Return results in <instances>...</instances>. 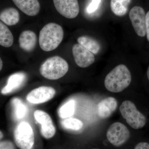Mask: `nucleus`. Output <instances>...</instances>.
I'll return each mask as SVG.
<instances>
[{"instance_id":"1","label":"nucleus","mask_w":149,"mask_h":149,"mask_svg":"<svg viewBox=\"0 0 149 149\" xmlns=\"http://www.w3.org/2000/svg\"><path fill=\"white\" fill-rule=\"evenodd\" d=\"M132 76L128 67L124 64L116 66L106 76L104 85L107 90L113 93H120L128 88Z\"/></svg>"},{"instance_id":"2","label":"nucleus","mask_w":149,"mask_h":149,"mask_svg":"<svg viewBox=\"0 0 149 149\" xmlns=\"http://www.w3.org/2000/svg\"><path fill=\"white\" fill-rule=\"evenodd\" d=\"M64 32L61 26L55 23H49L41 29L39 35V44L45 52L55 49L63 38Z\"/></svg>"},{"instance_id":"3","label":"nucleus","mask_w":149,"mask_h":149,"mask_svg":"<svg viewBox=\"0 0 149 149\" xmlns=\"http://www.w3.org/2000/svg\"><path fill=\"white\" fill-rule=\"evenodd\" d=\"M69 69L67 62L58 56L48 58L42 64L40 71L42 76L49 80H56L64 76Z\"/></svg>"},{"instance_id":"4","label":"nucleus","mask_w":149,"mask_h":149,"mask_svg":"<svg viewBox=\"0 0 149 149\" xmlns=\"http://www.w3.org/2000/svg\"><path fill=\"white\" fill-rule=\"evenodd\" d=\"M120 113L130 127L135 129L142 128L146 123V118L138 110L133 102L125 100L119 108Z\"/></svg>"},{"instance_id":"5","label":"nucleus","mask_w":149,"mask_h":149,"mask_svg":"<svg viewBox=\"0 0 149 149\" xmlns=\"http://www.w3.org/2000/svg\"><path fill=\"white\" fill-rule=\"evenodd\" d=\"M15 142L20 149H32L35 144L34 131L28 123L22 122L16 126L14 132Z\"/></svg>"},{"instance_id":"6","label":"nucleus","mask_w":149,"mask_h":149,"mask_svg":"<svg viewBox=\"0 0 149 149\" xmlns=\"http://www.w3.org/2000/svg\"><path fill=\"white\" fill-rule=\"evenodd\" d=\"M107 137L112 145L119 147L125 143L130 137L129 129L120 122H115L107 131Z\"/></svg>"},{"instance_id":"7","label":"nucleus","mask_w":149,"mask_h":149,"mask_svg":"<svg viewBox=\"0 0 149 149\" xmlns=\"http://www.w3.org/2000/svg\"><path fill=\"white\" fill-rule=\"evenodd\" d=\"M129 16L136 34L140 37H145L146 13L144 9L140 6H135L130 10Z\"/></svg>"},{"instance_id":"8","label":"nucleus","mask_w":149,"mask_h":149,"mask_svg":"<svg viewBox=\"0 0 149 149\" xmlns=\"http://www.w3.org/2000/svg\"><path fill=\"white\" fill-rule=\"evenodd\" d=\"M35 120L41 125L40 133L44 138L50 139L55 134L56 130L52 120L46 112L37 110L34 112Z\"/></svg>"},{"instance_id":"9","label":"nucleus","mask_w":149,"mask_h":149,"mask_svg":"<svg viewBox=\"0 0 149 149\" xmlns=\"http://www.w3.org/2000/svg\"><path fill=\"white\" fill-rule=\"evenodd\" d=\"M53 2L57 11L67 18H75L79 13L77 0H53Z\"/></svg>"},{"instance_id":"10","label":"nucleus","mask_w":149,"mask_h":149,"mask_svg":"<svg viewBox=\"0 0 149 149\" xmlns=\"http://www.w3.org/2000/svg\"><path fill=\"white\" fill-rule=\"evenodd\" d=\"M56 94L54 88L47 86H42L32 90L27 94L26 99L32 104L44 103L50 100Z\"/></svg>"},{"instance_id":"11","label":"nucleus","mask_w":149,"mask_h":149,"mask_svg":"<svg viewBox=\"0 0 149 149\" xmlns=\"http://www.w3.org/2000/svg\"><path fill=\"white\" fill-rule=\"evenodd\" d=\"M72 52L76 64L82 68L90 66L95 60L94 54L80 44H75L73 46Z\"/></svg>"},{"instance_id":"12","label":"nucleus","mask_w":149,"mask_h":149,"mask_svg":"<svg viewBox=\"0 0 149 149\" xmlns=\"http://www.w3.org/2000/svg\"><path fill=\"white\" fill-rule=\"evenodd\" d=\"M117 106V100L113 97H108L102 100L97 108L99 116L103 119L108 118L115 111Z\"/></svg>"},{"instance_id":"13","label":"nucleus","mask_w":149,"mask_h":149,"mask_svg":"<svg viewBox=\"0 0 149 149\" xmlns=\"http://www.w3.org/2000/svg\"><path fill=\"white\" fill-rule=\"evenodd\" d=\"M21 11L28 16H34L39 13L40 9L38 0H12Z\"/></svg>"},{"instance_id":"14","label":"nucleus","mask_w":149,"mask_h":149,"mask_svg":"<svg viewBox=\"0 0 149 149\" xmlns=\"http://www.w3.org/2000/svg\"><path fill=\"white\" fill-rule=\"evenodd\" d=\"M26 76L23 72H17L9 77L7 84L1 90L3 95H7L16 91L23 85L26 81Z\"/></svg>"},{"instance_id":"15","label":"nucleus","mask_w":149,"mask_h":149,"mask_svg":"<svg viewBox=\"0 0 149 149\" xmlns=\"http://www.w3.org/2000/svg\"><path fill=\"white\" fill-rule=\"evenodd\" d=\"M37 42L36 34L30 30H25L22 32L19 38V47L27 52H31L34 49Z\"/></svg>"},{"instance_id":"16","label":"nucleus","mask_w":149,"mask_h":149,"mask_svg":"<svg viewBox=\"0 0 149 149\" xmlns=\"http://www.w3.org/2000/svg\"><path fill=\"white\" fill-rule=\"evenodd\" d=\"M0 19L9 26L15 25L19 21V13L13 8H6L0 13Z\"/></svg>"},{"instance_id":"17","label":"nucleus","mask_w":149,"mask_h":149,"mask_svg":"<svg viewBox=\"0 0 149 149\" xmlns=\"http://www.w3.org/2000/svg\"><path fill=\"white\" fill-rule=\"evenodd\" d=\"M131 0H111L112 12L117 16L122 17L127 13Z\"/></svg>"},{"instance_id":"18","label":"nucleus","mask_w":149,"mask_h":149,"mask_svg":"<svg viewBox=\"0 0 149 149\" xmlns=\"http://www.w3.org/2000/svg\"><path fill=\"white\" fill-rule=\"evenodd\" d=\"M77 40L79 44L94 54H97L100 52V45L95 39L88 36H81Z\"/></svg>"},{"instance_id":"19","label":"nucleus","mask_w":149,"mask_h":149,"mask_svg":"<svg viewBox=\"0 0 149 149\" xmlns=\"http://www.w3.org/2000/svg\"><path fill=\"white\" fill-rule=\"evenodd\" d=\"M12 33L7 26L0 21V45L5 47H11L13 43Z\"/></svg>"},{"instance_id":"20","label":"nucleus","mask_w":149,"mask_h":149,"mask_svg":"<svg viewBox=\"0 0 149 149\" xmlns=\"http://www.w3.org/2000/svg\"><path fill=\"white\" fill-rule=\"evenodd\" d=\"M76 102L73 100H70L61 107L58 110V115L63 119L70 118L74 114Z\"/></svg>"},{"instance_id":"21","label":"nucleus","mask_w":149,"mask_h":149,"mask_svg":"<svg viewBox=\"0 0 149 149\" xmlns=\"http://www.w3.org/2000/svg\"><path fill=\"white\" fill-rule=\"evenodd\" d=\"M12 104L13 108L14 115L17 119H21L25 116L27 113V107L19 99H13Z\"/></svg>"},{"instance_id":"22","label":"nucleus","mask_w":149,"mask_h":149,"mask_svg":"<svg viewBox=\"0 0 149 149\" xmlns=\"http://www.w3.org/2000/svg\"><path fill=\"white\" fill-rule=\"evenodd\" d=\"M62 126L67 130L77 131L82 129L83 127V123L77 118H65L61 123Z\"/></svg>"},{"instance_id":"23","label":"nucleus","mask_w":149,"mask_h":149,"mask_svg":"<svg viewBox=\"0 0 149 149\" xmlns=\"http://www.w3.org/2000/svg\"><path fill=\"white\" fill-rule=\"evenodd\" d=\"M101 0H93L87 8V12L92 13L97 9L100 3Z\"/></svg>"},{"instance_id":"24","label":"nucleus","mask_w":149,"mask_h":149,"mask_svg":"<svg viewBox=\"0 0 149 149\" xmlns=\"http://www.w3.org/2000/svg\"><path fill=\"white\" fill-rule=\"evenodd\" d=\"M0 149H15V147L10 141H0Z\"/></svg>"},{"instance_id":"25","label":"nucleus","mask_w":149,"mask_h":149,"mask_svg":"<svg viewBox=\"0 0 149 149\" xmlns=\"http://www.w3.org/2000/svg\"><path fill=\"white\" fill-rule=\"evenodd\" d=\"M134 149H149V143L146 142H141L136 145Z\"/></svg>"},{"instance_id":"26","label":"nucleus","mask_w":149,"mask_h":149,"mask_svg":"<svg viewBox=\"0 0 149 149\" xmlns=\"http://www.w3.org/2000/svg\"><path fill=\"white\" fill-rule=\"evenodd\" d=\"M146 32L147 38L149 42V11L146 14Z\"/></svg>"},{"instance_id":"27","label":"nucleus","mask_w":149,"mask_h":149,"mask_svg":"<svg viewBox=\"0 0 149 149\" xmlns=\"http://www.w3.org/2000/svg\"><path fill=\"white\" fill-rule=\"evenodd\" d=\"M3 68V61H2L1 58L0 57V71H1Z\"/></svg>"},{"instance_id":"28","label":"nucleus","mask_w":149,"mask_h":149,"mask_svg":"<svg viewBox=\"0 0 149 149\" xmlns=\"http://www.w3.org/2000/svg\"><path fill=\"white\" fill-rule=\"evenodd\" d=\"M3 137V134L1 131H0V140L2 139Z\"/></svg>"},{"instance_id":"29","label":"nucleus","mask_w":149,"mask_h":149,"mask_svg":"<svg viewBox=\"0 0 149 149\" xmlns=\"http://www.w3.org/2000/svg\"><path fill=\"white\" fill-rule=\"evenodd\" d=\"M147 77H148V79L149 80V66L148 68V70H147Z\"/></svg>"},{"instance_id":"30","label":"nucleus","mask_w":149,"mask_h":149,"mask_svg":"<svg viewBox=\"0 0 149 149\" xmlns=\"http://www.w3.org/2000/svg\"></svg>"}]
</instances>
